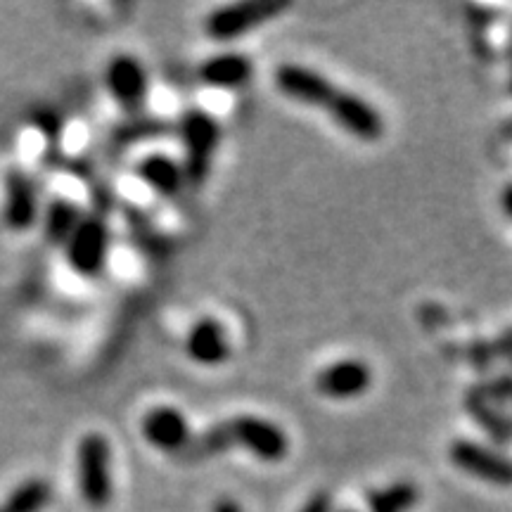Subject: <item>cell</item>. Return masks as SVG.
<instances>
[{
    "label": "cell",
    "mask_w": 512,
    "mask_h": 512,
    "mask_svg": "<svg viewBox=\"0 0 512 512\" xmlns=\"http://www.w3.org/2000/svg\"><path fill=\"white\" fill-rule=\"evenodd\" d=\"M420 491L411 482H396L387 489L375 491L368 498L370 512H408L418 503Z\"/></svg>",
    "instance_id": "obj_18"
},
{
    "label": "cell",
    "mask_w": 512,
    "mask_h": 512,
    "mask_svg": "<svg viewBox=\"0 0 512 512\" xmlns=\"http://www.w3.org/2000/svg\"><path fill=\"white\" fill-rule=\"evenodd\" d=\"M83 221V211L67 197H55L43 214V233L50 245H67L74 230Z\"/></svg>",
    "instance_id": "obj_16"
},
{
    "label": "cell",
    "mask_w": 512,
    "mask_h": 512,
    "mask_svg": "<svg viewBox=\"0 0 512 512\" xmlns=\"http://www.w3.org/2000/svg\"><path fill=\"white\" fill-rule=\"evenodd\" d=\"M299 512H332V498L330 494H325V491H318V494Z\"/></svg>",
    "instance_id": "obj_20"
},
{
    "label": "cell",
    "mask_w": 512,
    "mask_h": 512,
    "mask_svg": "<svg viewBox=\"0 0 512 512\" xmlns=\"http://www.w3.org/2000/svg\"><path fill=\"white\" fill-rule=\"evenodd\" d=\"M140 432H143L147 444L164 453L183 451L192 441L188 420H185V415L178 408L171 406H157L147 411Z\"/></svg>",
    "instance_id": "obj_9"
},
{
    "label": "cell",
    "mask_w": 512,
    "mask_h": 512,
    "mask_svg": "<svg viewBox=\"0 0 512 512\" xmlns=\"http://www.w3.org/2000/svg\"><path fill=\"white\" fill-rule=\"evenodd\" d=\"M197 76L202 83L214 88H240L252 76V62L238 53H223L202 62Z\"/></svg>",
    "instance_id": "obj_15"
},
{
    "label": "cell",
    "mask_w": 512,
    "mask_h": 512,
    "mask_svg": "<svg viewBox=\"0 0 512 512\" xmlns=\"http://www.w3.org/2000/svg\"><path fill=\"white\" fill-rule=\"evenodd\" d=\"M178 131H181V140L185 147V181L202 183L211 169L216 145H219V124L207 112L188 110L183 114Z\"/></svg>",
    "instance_id": "obj_2"
},
{
    "label": "cell",
    "mask_w": 512,
    "mask_h": 512,
    "mask_svg": "<svg viewBox=\"0 0 512 512\" xmlns=\"http://www.w3.org/2000/svg\"><path fill=\"white\" fill-rule=\"evenodd\" d=\"M370 368L363 361H339L332 363L325 370H320L316 377V389L330 399H351V396L363 394L370 387Z\"/></svg>",
    "instance_id": "obj_12"
},
{
    "label": "cell",
    "mask_w": 512,
    "mask_h": 512,
    "mask_svg": "<svg viewBox=\"0 0 512 512\" xmlns=\"http://www.w3.org/2000/svg\"><path fill=\"white\" fill-rule=\"evenodd\" d=\"M503 209H505V214H508L512 219V188L503 192Z\"/></svg>",
    "instance_id": "obj_22"
},
{
    "label": "cell",
    "mask_w": 512,
    "mask_h": 512,
    "mask_svg": "<svg viewBox=\"0 0 512 512\" xmlns=\"http://www.w3.org/2000/svg\"><path fill=\"white\" fill-rule=\"evenodd\" d=\"M3 219L15 233H24L38 221L36 185L22 169H10L3 178Z\"/></svg>",
    "instance_id": "obj_8"
},
{
    "label": "cell",
    "mask_w": 512,
    "mask_h": 512,
    "mask_svg": "<svg viewBox=\"0 0 512 512\" xmlns=\"http://www.w3.org/2000/svg\"><path fill=\"white\" fill-rule=\"evenodd\" d=\"M105 86L126 112H138L147 100V72L136 57L117 55L105 69Z\"/></svg>",
    "instance_id": "obj_6"
},
{
    "label": "cell",
    "mask_w": 512,
    "mask_h": 512,
    "mask_svg": "<svg viewBox=\"0 0 512 512\" xmlns=\"http://www.w3.org/2000/svg\"><path fill=\"white\" fill-rule=\"evenodd\" d=\"M136 176L162 197H176L185 183L183 166L166 155H147L136 166Z\"/></svg>",
    "instance_id": "obj_14"
},
{
    "label": "cell",
    "mask_w": 512,
    "mask_h": 512,
    "mask_svg": "<svg viewBox=\"0 0 512 512\" xmlns=\"http://www.w3.org/2000/svg\"><path fill=\"white\" fill-rule=\"evenodd\" d=\"M185 351L200 366H221L230 356L226 330L216 318L197 320L185 337Z\"/></svg>",
    "instance_id": "obj_13"
},
{
    "label": "cell",
    "mask_w": 512,
    "mask_h": 512,
    "mask_svg": "<svg viewBox=\"0 0 512 512\" xmlns=\"http://www.w3.org/2000/svg\"><path fill=\"white\" fill-rule=\"evenodd\" d=\"M451 460L467 475L496 486H512V460L501 453L475 444V441H456L451 446Z\"/></svg>",
    "instance_id": "obj_7"
},
{
    "label": "cell",
    "mask_w": 512,
    "mask_h": 512,
    "mask_svg": "<svg viewBox=\"0 0 512 512\" xmlns=\"http://www.w3.org/2000/svg\"><path fill=\"white\" fill-rule=\"evenodd\" d=\"M287 8L290 5L283 0H245V3L226 5L207 17V34L216 41H233Z\"/></svg>",
    "instance_id": "obj_4"
},
{
    "label": "cell",
    "mask_w": 512,
    "mask_h": 512,
    "mask_svg": "<svg viewBox=\"0 0 512 512\" xmlns=\"http://www.w3.org/2000/svg\"><path fill=\"white\" fill-rule=\"evenodd\" d=\"M50 501V484L46 479H29L19 484L0 505V512H41Z\"/></svg>",
    "instance_id": "obj_17"
},
{
    "label": "cell",
    "mask_w": 512,
    "mask_h": 512,
    "mask_svg": "<svg viewBox=\"0 0 512 512\" xmlns=\"http://www.w3.org/2000/svg\"><path fill=\"white\" fill-rule=\"evenodd\" d=\"M275 83H278V88L287 98L316 107H328L339 91L325 76L313 72V69L299 67V64L280 67L278 74H275Z\"/></svg>",
    "instance_id": "obj_11"
},
{
    "label": "cell",
    "mask_w": 512,
    "mask_h": 512,
    "mask_svg": "<svg viewBox=\"0 0 512 512\" xmlns=\"http://www.w3.org/2000/svg\"><path fill=\"white\" fill-rule=\"evenodd\" d=\"M214 512H242V508L233 501V498H223V501L214 505Z\"/></svg>",
    "instance_id": "obj_21"
},
{
    "label": "cell",
    "mask_w": 512,
    "mask_h": 512,
    "mask_svg": "<svg viewBox=\"0 0 512 512\" xmlns=\"http://www.w3.org/2000/svg\"><path fill=\"white\" fill-rule=\"evenodd\" d=\"M344 512H354V510H344Z\"/></svg>",
    "instance_id": "obj_23"
},
{
    "label": "cell",
    "mask_w": 512,
    "mask_h": 512,
    "mask_svg": "<svg viewBox=\"0 0 512 512\" xmlns=\"http://www.w3.org/2000/svg\"><path fill=\"white\" fill-rule=\"evenodd\" d=\"M330 117L337 121L339 126H344L351 136L358 140H380L384 133V121L380 112L373 105H368L366 100L358 98V95L349 91H337L335 98L328 105Z\"/></svg>",
    "instance_id": "obj_10"
},
{
    "label": "cell",
    "mask_w": 512,
    "mask_h": 512,
    "mask_svg": "<svg viewBox=\"0 0 512 512\" xmlns=\"http://www.w3.org/2000/svg\"><path fill=\"white\" fill-rule=\"evenodd\" d=\"M112 448L98 432L86 434L76 448V482L81 498L91 508H105L112 501Z\"/></svg>",
    "instance_id": "obj_1"
},
{
    "label": "cell",
    "mask_w": 512,
    "mask_h": 512,
    "mask_svg": "<svg viewBox=\"0 0 512 512\" xmlns=\"http://www.w3.org/2000/svg\"><path fill=\"white\" fill-rule=\"evenodd\" d=\"M233 444L249 448L259 460L278 463L287 453V437L273 422L254 418V415H240V418L226 422Z\"/></svg>",
    "instance_id": "obj_5"
},
{
    "label": "cell",
    "mask_w": 512,
    "mask_h": 512,
    "mask_svg": "<svg viewBox=\"0 0 512 512\" xmlns=\"http://www.w3.org/2000/svg\"><path fill=\"white\" fill-rule=\"evenodd\" d=\"M67 264L81 278H95L102 273L110 254V228L100 216H83L74 235L64 245Z\"/></svg>",
    "instance_id": "obj_3"
},
{
    "label": "cell",
    "mask_w": 512,
    "mask_h": 512,
    "mask_svg": "<svg viewBox=\"0 0 512 512\" xmlns=\"http://www.w3.org/2000/svg\"><path fill=\"white\" fill-rule=\"evenodd\" d=\"M164 131H166V126L159 119H152V121L133 119L131 124L119 128L117 138L121 140V143H138V140H145V138L164 136Z\"/></svg>",
    "instance_id": "obj_19"
}]
</instances>
